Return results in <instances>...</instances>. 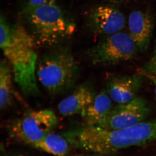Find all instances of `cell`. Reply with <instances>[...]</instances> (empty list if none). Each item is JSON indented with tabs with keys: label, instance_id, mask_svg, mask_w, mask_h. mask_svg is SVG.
Wrapping results in <instances>:
<instances>
[{
	"label": "cell",
	"instance_id": "9",
	"mask_svg": "<svg viewBox=\"0 0 156 156\" xmlns=\"http://www.w3.org/2000/svg\"><path fill=\"white\" fill-rule=\"evenodd\" d=\"M144 76L141 74L112 76L107 82L106 91L117 104L129 102L137 97L142 87Z\"/></svg>",
	"mask_w": 156,
	"mask_h": 156
},
{
	"label": "cell",
	"instance_id": "19",
	"mask_svg": "<svg viewBox=\"0 0 156 156\" xmlns=\"http://www.w3.org/2000/svg\"><path fill=\"white\" fill-rule=\"evenodd\" d=\"M149 79H150V80L153 82L154 86V93L155 95L156 98V77H149Z\"/></svg>",
	"mask_w": 156,
	"mask_h": 156
},
{
	"label": "cell",
	"instance_id": "10",
	"mask_svg": "<svg viewBox=\"0 0 156 156\" xmlns=\"http://www.w3.org/2000/svg\"><path fill=\"white\" fill-rule=\"evenodd\" d=\"M154 17L149 12L132 11L128 20L130 35L140 52L147 51L150 44L154 27Z\"/></svg>",
	"mask_w": 156,
	"mask_h": 156
},
{
	"label": "cell",
	"instance_id": "16",
	"mask_svg": "<svg viewBox=\"0 0 156 156\" xmlns=\"http://www.w3.org/2000/svg\"><path fill=\"white\" fill-rule=\"evenodd\" d=\"M56 0H28L29 5L36 7L49 3H55Z\"/></svg>",
	"mask_w": 156,
	"mask_h": 156
},
{
	"label": "cell",
	"instance_id": "11",
	"mask_svg": "<svg viewBox=\"0 0 156 156\" xmlns=\"http://www.w3.org/2000/svg\"><path fill=\"white\" fill-rule=\"evenodd\" d=\"M95 95L94 89L90 84H81L58 103V112L66 117L82 115L94 100Z\"/></svg>",
	"mask_w": 156,
	"mask_h": 156
},
{
	"label": "cell",
	"instance_id": "17",
	"mask_svg": "<svg viewBox=\"0 0 156 156\" xmlns=\"http://www.w3.org/2000/svg\"><path fill=\"white\" fill-rule=\"evenodd\" d=\"M103 1H105L111 4L118 5L128 2L132 0H103Z\"/></svg>",
	"mask_w": 156,
	"mask_h": 156
},
{
	"label": "cell",
	"instance_id": "14",
	"mask_svg": "<svg viewBox=\"0 0 156 156\" xmlns=\"http://www.w3.org/2000/svg\"><path fill=\"white\" fill-rule=\"evenodd\" d=\"M11 69L5 60L0 64V108L5 110L10 105L12 96Z\"/></svg>",
	"mask_w": 156,
	"mask_h": 156
},
{
	"label": "cell",
	"instance_id": "5",
	"mask_svg": "<svg viewBox=\"0 0 156 156\" xmlns=\"http://www.w3.org/2000/svg\"><path fill=\"white\" fill-rule=\"evenodd\" d=\"M58 122L57 116L51 110L29 111L11 123L9 132L16 140L34 147L53 132Z\"/></svg>",
	"mask_w": 156,
	"mask_h": 156
},
{
	"label": "cell",
	"instance_id": "2",
	"mask_svg": "<svg viewBox=\"0 0 156 156\" xmlns=\"http://www.w3.org/2000/svg\"><path fill=\"white\" fill-rule=\"evenodd\" d=\"M0 33L1 49L11 66L14 80L24 95H37V57L33 36L22 25L10 24L2 14Z\"/></svg>",
	"mask_w": 156,
	"mask_h": 156
},
{
	"label": "cell",
	"instance_id": "7",
	"mask_svg": "<svg viewBox=\"0 0 156 156\" xmlns=\"http://www.w3.org/2000/svg\"><path fill=\"white\" fill-rule=\"evenodd\" d=\"M151 112V108L147 101L137 96L129 102L113 107L98 127L108 130L129 128L145 121Z\"/></svg>",
	"mask_w": 156,
	"mask_h": 156
},
{
	"label": "cell",
	"instance_id": "18",
	"mask_svg": "<svg viewBox=\"0 0 156 156\" xmlns=\"http://www.w3.org/2000/svg\"><path fill=\"white\" fill-rule=\"evenodd\" d=\"M70 156H108L104 155L99 154H77L73 155Z\"/></svg>",
	"mask_w": 156,
	"mask_h": 156
},
{
	"label": "cell",
	"instance_id": "8",
	"mask_svg": "<svg viewBox=\"0 0 156 156\" xmlns=\"http://www.w3.org/2000/svg\"><path fill=\"white\" fill-rule=\"evenodd\" d=\"M125 24L124 14L111 5L97 6L89 14V27L94 33L100 35L107 37L120 32Z\"/></svg>",
	"mask_w": 156,
	"mask_h": 156
},
{
	"label": "cell",
	"instance_id": "13",
	"mask_svg": "<svg viewBox=\"0 0 156 156\" xmlns=\"http://www.w3.org/2000/svg\"><path fill=\"white\" fill-rule=\"evenodd\" d=\"M70 144L65 137L59 134L49 133L34 147L55 156H66Z\"/></svg>",
	"mask_w": 156,
	"mask_h": 156
},
{
	"label": "cell",
	"instance_id": "4",
	"mask_svg": "<svg viewBox=\"0 0 156 156\" xmlns=\"http://www.w3.org/2000/svg\"><path fill=\"white\" fill-rule=\"evenodd\" d=\"M79 75L77 62L66 48L60 47L49 52L37 65V78L52 95H58L72 89Z\"/></svg>",
	"mask_w": 156,
	"mask_h": 156
},
{
	"label": "cell",
	"instance_id": "15",
	"mask_svg": "<svg viewBox=\"0 0 156 156\" xmlns=\"http://www.w3.org/2000/svg\"><path fill=\"white\" fill-rule=\"evenodd\" d=\"M140 71L141 74L144 76L156 77V41L151 57L142 66Z\"/></svg>",
	"mask_w": 156,
	"mask_h": 156
},
{
	"label": "cell",
	"instance_id": "12",
	"mask_svg": "<svg viewBox=\"0 0 156 156\" xmlns=\"http://www.w3.org/2000/svg\"><path fill=\"white\" fill-rule=\"evenodd\" d=\"M112 100L106 91L95 95L94 100L82 115L85 125L98 126L106 118L113 108Z\"/></svg>",
	"mask_w": 156,
	"mask_h": 156
},
{
	"label": "cell",
	"instance_id": "3",
	"mask_svg": "<svg viewBox=\"0 0 156 156\" xmlns=\"http://www.w3.org/2000/svg\"><path fill=\"white\" fill-rule=\"evenodd\" d=\"M24 14L32 34L39 45H56L69 37L75 31V23L55 3L36 7L28 5Z\"/></svg>",
	"mask_w": 156,
	"mask_h": 156
},
{
	"label": "cell",
	"instance_id": "1",
	"mask_svg": "<svg viewBox=\"0 0 156 156\" xmlns=\"http://www.w3.org/2000/svg\"><path fill=\"white\" fill-rule=\"evenodd\" d=\"M73 147L108 156L122 150L156 141V119L123 129L108 130L84 125L63 134Z\"/></svg>",
	"mask_w": 156,
	"mask_h": 156
},
{
	"label": "cell",
	"instance_id": "20",
	"mask_svg": "<svg viewBox=\"0 0 156 156\" xmlns=\"http://www.w3.org/2000/svg\"><path fill=\"white\" fill-rule=\"evenodd\" d=\"M9 156H25L24 155H23L21 154H14L12 155H10Z\"/></svg>",
	"mask_w": 156,
	"mask_h": 156
},
{
	"label": "cell",
	"instance_id": "6",
	"mask_svg": "<svg viewBox=\"0 0 156 156\" xmlns=\"http://www.w3.org/2000/svg\"><path fill=\"white\" fill-rule=\"evenodd\" d=\"M138 51L130 35L120 32L105 37L88 53L93 64L108 65L131 60L136 57Z\"/></svg>",
	"mask_w": 156,
	"mask_h": 156
}]
</instances>
